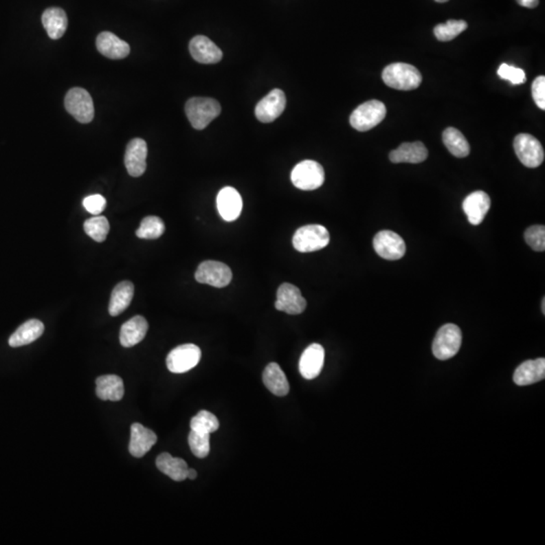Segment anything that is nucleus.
<instances>
[{
    "mask_svg": "<svg viewBox=\"0 0 545 545\" xmlns=\"http://www.w3.org/2000/svg\"><path fill=\"white\" fill-rule=\"evenodd\" d=\"M382 78L389 87L404 91L416 89L422 82L421 73L416 67L406 63H394L386 67Z\"/></svg>",
    "mask_w": 545,
    "mask_h": 545,
    "instance_id": "1",
    "label": "nucleus"
},
{
    "mask_svg": "<svg viewBox=\"0 0 545 545\" xmlns=\"http://www.w3.org/2000/svg\"><path fill=\"white\" fill-rule=\"evenodd\" d=\"M185 113L193 128L201 131L221 114V107L215 99L193 97L187 101Z\"/></svg>",
    "mask_w": 545,
    "mask_h": 545,
    "instance_id": "2",
    "label": "nucleus"
},
{
    "mask_svg": "<svg viewBox=\"0 0 545 545\" xmlns=\"http://www.w3.org/2000/svg\"><path fill=\"white\" fill-rule=\"evenodd\" d=\"M462 342V331L458 325L452 323L443 325L437 331L436 337L433 340V355L441 361L452 359L460 351Z\"/></svg>",
    "mask_w": 545,
    "mask_h": 545,
    "instance_id": "3",
    "label": "nucleus"
},
{
    "mask_svg": "<svg viewBox=\"0 0 545 545\" xmlns=\"http://www.w3.org/2000/svg\"><path fill=\"white\" fill-rule=\"evenodd\" d=\"M331 241L329 230L320 225L302 226L293 236V245L300 253L320 251L329 245Z\"/></svg>",
    "mask_w": 545,
    "mask_h": 545,
    "instance_id": "4",
    "label": "nucleus"
},
{
    "mask_svg": "<svg viewBox=\"0 0 545 545\" xmlns=\"http://www.w3.org/2000/svg\"><path fill=\"white\" fill-rule=\"evenodd\" d=\"M325 174L318 162L305 160L297 164L291 173V181L300 190H316L324 183Z\"/></svg>",
    "mask_w": 545,
    "mask_h": 545,
    "instance_id": "5",
    "label": "nucleus"
},
{
    "mask_svg": "<svg viewBox=\"0 0 545 545\" xmlns=\"http://www.w3.org/2000/svg\"><path fill=\"white\" fill-rule=\"evenodd\" d=\"M386 114L387 109L382 101H367L353 111L350 118L351 126L359 131H368L382 122Z\"/></svg>",
    "mask_w": 545,
    "mask_h": 545,
    "instance_id": "6",
    "label": "nucleus"
},
{
    "mask_svg": "<svg viewBox=\"0 0 545 545\" xmlns=\"http://www.w3.org/2000/svg\"><path fill=\"white\" fill-rule=\"evenodd\" d=\"M67 111L81 124H89L94 118V104L92 97L80 87L69 90L65 97Z\"/></svg>",
    "mask_w": 545,
    "mask_h": 545,
    "instance_id": "7",
    "label": "nucleus"
},
{
    "mask_svg": "<svg viewBox=\"0 0 545 545\" xmlns=\"http://www.w3.org/2000/svg\"><path fill=\"white\" fill-rule=\"evenodd\" d=\"M514 150L515 154L525 167L537 168L544 163V146L529 133H520L515 137Z\"/></svg>",
    "mask_w": 545,
    "mask_h": 545,
    "instance_id": "8",
    "label": "nucleus"
},
{
    "mask_svg": "<svg viewBox=\"0 0 545 545\" xmlns=\"http://www.w3.org/2000/svg\"><path fill=\"white\" fill-rule=\"evenodd\" d=\"M201 350L192 344H182L170 352L167 357L168 370L174 374L189 372L199 364Z\"/></svg>",
    "mask_w": 545,
    "mask_h": 545,
    "instance_id": "9",
    "label": "nucleus"
},
{
    "mask_svg": "<svg viewBox=\"0 0 545 545\" xmlns=\"http://www.w3.org/2000/svg\"><path fill=\"white\" fill-rule=\"evenodd\" d=\"M198 283L208 284L212 287L223 288L230 283L232 273L230 267L216 260H205L198 267L195 273Z\"/></svg>",
    "mask_w": 545,
    "mask_h": 545,
    "instance_id": "10",
    "label": "nucleus"
},
{
    "mask_svg": "<svg viewBox=\"0 0 545 545\" xmlns=\"http://www.w3.org/2000/svg\"><path fill=\"white\" fill-rule=\"evenodd\" d=\"M375 251L388 260H400L406 254V245L399 234L391 230L378 232L372 241Z\"/></svg>",
    "mask_w": 545,
    "mask_h": 545,
    "instance_id": "11",
    "label": "nucleus"
},
{
    "mask_svg": "<svg viewBox=\"0 0 545 545\" xmlns=\"http://www.w3.org/2000/svg\"><path fill=\"white\" fill-rule=\"evenodd\" d=\"M307 302L301 294L300 289L292 284L284 283L280 286L277 292L276 309L284 311L291 315L301 314L306 309Z\"/></svg>",
    "mask_w": 545,
    "mask_h": 545,
    "instance_id": "12",
    "label": "nucleus"
},
{
    "mask_svg": "<svg viewBox=\"0 0 545 545\" xmlns=\"http://www.w3.org/2000/svg\"><path fill=\"white\" fill-rule=\"evenodd\" d=\"M285 93L281 89H274L262 99L256 107V116L260 122L269 124L277 120L285 111Z\"/></svg>",
    "mask_w": 545,
    "mask_h": 545,
    "instance_id": "13",
    "label": "nucleus"
},
{
    "mask_svg": "<svg viewBox=\"0 0 545 545\" xmlns=\"http://www.w3.org/2000/svg\"><path fill=\"white\" fill-rule=\"evenodd\" d=\"M325 352L322 346L312 344L303 352L299 362V370L306 380H313L320 376L324 365Z\"/></svg>",
    "mask_w": 545,
    "mask_h": 545,
    "instance_id": "14",
    "label": "nucleus"
},
{
    "mask_svg": "<svg viewBox=\"0 0 545 545\" xmlns=\"http://www.w3.org/2000/svg\"><path fill=\"white\" fill-rule=\"evenodd\" d=\"M148 146L142 139H133L126 146L124 165L129 174L133 177L143 175L146 169Z\"/></svg>",
    "mask_w": 545,
    "mask_h": 545,
    "instance_id": "15",
    "label": "nucleus"
},
{
    "mask_svg": "<svg viewBox=\"0 0 545 545\" xmlns=\"http://www.w3.org/2000/svg\"><path fill=\"white\" fill-rule=\"evenodd\" d=\"M189 51L193 59L201 64H216L223 59V51L205 36H196L190 41Z\"/></svg>",
    "mask_w": 545,
    "mask_h": 545,
    "instance_id": "16",
    "label": "nucleus"
},
{
    "mask_svg": "<svg viewBox=\"0 0 545 545\" xmlns=\"http://www.w3.org/2000/svg\"><path fill=\"white\" fill-rule=\"evenodd\" d=\"M490 208V196L484 191H475L469 194L463 202V209L467 221L473 225H481Z\"/></svg>",
    "mask_w": 545,
    "mask_h": 545,
    "instance_id": "17",
    "label": "nucleus"
},
{
    "mask_svg": "<svg viewBox=\"0 0 545 545\" xmlns=\"http://www.w3.org/2000/svg\"><path fill=\"white\" fill-rule=\"evenodd\" d=\"M216 205L221 216L225 221L230 223L240 216L243 210V199L236 189L225 187L217 195Z\"/></svg>",
    "mask_w": 545,
    "mask_h": 545,
    "instance_id": "18",
    "label": "nucleus"
},
{
    "mask_svg": "<svg viewBox=\"0 0 545 545\" xmlns=\"http://www.w3.org/2000/svg\"><path fill=\"white\" fill-rule=\"evenodd\" d=\"M156 433L144 427L141 423H133L131 428V441L129 450L135 458H143L148 450L156 445Z\"/></svg>",
    "mask_w": 545,
    "mask_h": 545,
    "instance_id": "19",
    "label": "nucleus"
},
{
    "mask_svg": "<svg viewBox=\"0 0 545 545\" xmlns=\"http://www.w3.org/2000/svg\"><path fill=\"white\" fill-rule=\"evenodd\" d=\"M96 47L99 53L111 60H122L128 57L131 48L124 41L111 32H103L96 38Z\"/></svg>",
    "mask_w": 545,
    "mask_h": 545,
    "instance_id": "20",
    "label": "nucleus"
},
{
    "mask_svg": "<svg viewBox=\"0 0 545 545\" xmlns=\"http://www.w3.org/2000/svg\"><path fill=\"white\" fill-rule=\"evenodd\" d=\"M544 378L545 359L542 357L521 364L515 370L513 381L518 386H529L540 382Z\"/></svg>",
    "mask_w": 545,
    "mask_h": 545,
    "instance_id": "21",
    "label": "nucleus"
},
{
    "mask_svg": "<svg viewBox=\"0 0 545 545\" xmlns=\"http://www.w3.org/2000/svg\"><path fill=\"white\" fill-rule=\"evenodd\" d=\"M148 329V321L143 316L137 315L131 318L120 329V344L124 348H131L140 344L146 337Z\"/></svg>",
    "mask_w": 545,
    "mask_h": 545,
    "instance_id": "22",
    "label": "nucleus"
},
{
    "mask_svg": "<svg viewBox=\"0 0 545 545\" xmlns=\"http://www.w3.org/2000/svg\"><path fill=\"white\" fill-rule=\"evenodd\" d=\"M428 151L421 142L404 143L399 148L390 153L389 158L392 163L419 164L427 159Z\"/></svg>",
    "mask_w": 545,
    "mask_h": 545,
    "instance_id": "23",
    "label": "nucleus"
},
{
    "mask_svg": "<svg viewBox=\"0 0 545 545\" xmlns=\"http://www.w3.org/2000/svg\"><path fill=\"white\" fill-rule=\"evenodd\" d=\"M96 395L104 401H120L124 395V381L116 375H105L96 379Z\"/></svg>",
    "mask_w": 545,
    "mask_h": 545,
    "instance_id": "24",
    "label": "nucleus"
},
{
    "mask_svg": "<svg viewBox=\"0 0 545 545\" xmlns=\"http://www.w3.org/2000/svg\"><path fill=\"white\" fill-rule=\"evenodd\" d=\"M263 382L271 393L280 397L287 395L290 391V385L285 372L276 363H271L267 366L263 372Z\"/></svg>",
    "mask_w": 545,
    "mask_h": 545,
    "instance_id": "25",
    "label": "nucleus"
},
{
    "mask_svg": "<svg viewBox=\"0 0 545 545\" xmlns=\"http://www.w3.org/2000/svg\"><path fill=\"white\" fill-rule=\"evenodd\" d=\"M45 331V325L42 321L31 320L23 323L16 329V333L10 337L8 344L12 348L27 346L36 342L42 337Z\"/></svg>",
    "mask_w": 545,
    "mask_h": 545,
    "instance_id": "26",
    "label": "nucleus"
},
{
    "mask_svg": "<svg viewBox=\"0 0 545 545\" xmlns=\"http://www.w3.org/2000/svg\"><path fill=\"white\" fill-rule=\"evenodd\" d=\"M42 23L49 38L59 40L64 36L68 27V17L62 8H51L45 10L43 14Z\"/></svg>",
    "mask_w": 545,
    "mask_h": 545,
    "instance_id": "27",
    "label": "nucleus"
},
{
    "mask_svg": "<svg viewBox=\"0 0 545 545\" xmlns=\"http://www.w3.org/2000/svg\"><path fill=\"white\" fill-rule=\"evenodd\" d=\"M156 465L159 471L176 482H182L187 479L188 465L182 458H173L168 452H164L157 458Z\"/></svg>",
    "mask_w": 545,
    "mask_h": 545,
    "instance_id": "28",
    "label": "nucleus"
},
{
    "mask_svg": "<svg viewBox=\"0 0 545 545\" xmlns=\"http://www.w3.org/2000/svg\"><path fill=\"white\" fill-rule=\"evenodd\" d=\"M135 294L133 284L129 281L120 282L114 287L109 301V311L111 316H118L128 309Z\"/></svg>",
    "mask_w": 545,
    "mask_h": 545,
    "instance_id": "29",
    "label": "nucleus"
},
{
    "mask_svg": "<svg viewBox=\"0 0 545 545\" xmlns=\"http://www.w3.org/2000/svg\"><path fill=\"white\" fill-rule=\"evenodd\" d=\"M443 144L449 151L450 154L456 158H465L471 152V146L465 135L458 129L449 128L443 133Z\"/></svg>",
    "mask_w": 545,
    "mask_h": 545,
    "instance_id": "30",
    "label": "nucleus"
},
{
    "mask_svg": "<svg viewBox=\"0 0 545 545\" xmlns=\"http://www.w3.org/2000/svg\"><path fill=\"white\" fill-rule=\"evenodd\" d=\"M165 223L158 216H146L142 221L139 230L135 232L137 238L143 240H157L165 232Z\"/></svg>",
    "mask_w": 545,
    "mask_h": 545,
    "instance_id": "31",
    "label": "nucleus"
},
{
    "mask_svg": "<svg viewBox=\"0 0 545 545\" xmlns=\"http://www.w3.org/2000/svg\"><path fill=\"white\" fill-rule=\"evenodd\" d=\"M109 230L111 225L104 216L91 217L84 223V230L86 234L97 243H102L107 240Z\"/></svg>",
    "mask_w": 545,
    "mask_h": 545,
    "instance_id": "32",
    "label": "nucleus"
},
{
    "mask_svg": "<svg viewBox=\"0 0 545 545\" xmlns=\"http://www.w3.org/2000/svg\"><path fill=\"white\" fill-rule=\"evenodd\" d=\"M190 427L193 432L210 434L219 430V421L212 413L202 410L191 419Z\"/></svg>",
    "mask_w": 545,
    "mask_h": 545,
    "instance_id": "33",
    "label": "nucleus"
},
{
    "mask_svg": "<svg viewBox=\"0 0 545 545\" xmlns=\"http://www.w3.org/2000/svg\"><path fill=\"white\" fill-rule=\"evenodd\" d=\"M467 29V23L465 21L449 19L447 23H441L434 27V34L437 40L441 42H449L454 40L458 34Z\"/></svg>",
    "mask_w": 545,
    "mask_h": 545,
    "instance_id": "34",
    "label": "nucleus"
},
{
    "mask_svg": "<svg viewBox=\"0 0 545 545\" xmlns=\"http://www.w3.org/2000/svg\"><path fill=\"white\" fill-rule=\"evenodd\" d=\"M189 447L196 458H204L210 452V434L191 430L188 436Z\"/></svg>",
    "mask_w": 545,
    "mask_h": 545,
    "instance_id": "35",
    "label": "nucleus"
},
{
    "mask_svg": "<svg viewBox=\"0 0 545 545\" xmlns=\"http://www.w3.org/2000/svg\"><path fill=\"white\" fill-rule=\"evenodd\" d=\"M525 241L532 249L536 252H544L545 249V226L532 225L527 228L524 234Z\"/></svg>",
    "mask_w": 545,
    "mask_h": 545,
    "instance_id": "36",
    "label": "nucleus"
},
{
    "mask_svg": "<svg viewBox=\"0 0 545 545\" xmlns=\"http://www.w3.org/2000/svg\"><path fill=\"white\" fill-rule=\"evenodd\" d=\"M498 75L500 78L511 82L513 85H520L526 82V74L522 69L508 64H502L499 67Z\"/></svg>",
    "mask_w": 545,
    "mask_h": 545,
    "instance_id": "37",
    "label": "nucleus"
},
{
    "mask_svg": "<svg viewBox=\"0 0 545 545\" xmlns=\"http://www.w3.org/2000/svg\"><path fill=\"white\" fill-rule=\"evenodd\" d=\"M83 205L88 212L93 215H99L107 208V200L102 195L96 194V195H90L86 197L83 200Z\"/></svg>",
    "mask_w": 545,
    "mask_h": 545,
    "instance_id": "38",
    "label": "nucleus"
},
{
    "mask_svg": "<svg viewBox=\"0 0 545 545\" xmlns=\"http://www.w3.org/2000/svg\"><path fill=\"white\" fill-rule=\"evenodd\" d=\"M532 97L535 101L536 105L540 109H545V77H536L535 80L532 83Z\"/></svg>",
    "mask_w": 545,
    "mask_h": 545,
    "instance_id": "39",
    "label": "nucleus"
},
{
    "mask_svg": "<svg viewBox=\"0 0 545 545\" xmlns=\"http://www.w3.org/2000/svg\"><path fill=\"white\" fill-rule=\"evenodd\" d=\"M519 5L524 6L527 8H534L540 3V0H516Z\"/></svg>",
    "mask_w": 545,
    "mask_h": 545,
    "instance_id": "40",
    "label": "nucleus"
},
{
    "mask_svg": "<svg viewBox=\"0 0 545 545\" xmlns=\"http://www.w3.org/2000/svg\"><path fill=\"white\" fill-rule=\"evenodd\" d=\"M196 478H197V471H196L194 469H188V473H187V479L195 480Z\"/></svg>",
    "mask_w": 545,
    "mask_h": 545,
    "instance_id": "41",
    "label": "nucleus"
},
{
    "mask_svg": "<svg viewBox=\"0 0 545 545\" xmlns=\"http://www.w3.org/2000/svg\"><path fill=\"white\" fill-rule=\"evenodd\" d=\"M542 312L545 314V298L542 300Z\"/></svg>",
    "mask_w": 545,
    "mask_h": 545,
    "instance_id": "42",
    "label": "nucleus"
},
{
    "mask_svg": "<svg viewBox=\"0 0 545 545\" xmlns=\"http://www.w3.org/2000/svg\"><path fill=\"white\" fill-rule=\"evenodd\" d=\"M435 1L438 2V3H445V2H447L449 0H435Z\"/></svg>",
    "mask_w": 545,
    "mask_h": 545,
    "instance_id": "43",
    "label": "nucleus"
}]
</instances>
